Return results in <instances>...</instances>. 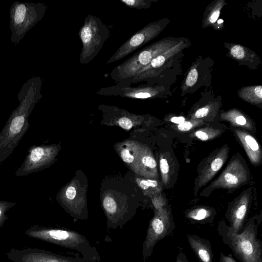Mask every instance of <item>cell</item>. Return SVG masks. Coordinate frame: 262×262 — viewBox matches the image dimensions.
Wrapping results in <instances>:
<instances>
[{
    "instance_id": "obj_1",
    "label": "cell",
    "mask_w": 262,
    "mask_h": 262,
    "mask_svg": "<svg viewBox=\"0 0 262 262\" xmlns=\"http://www.w3.org/2000/svg\"><path fill=\"white\" fill-rule=\"evenodd\" d=\"M42 83L41 77H31L18 93L19 105L12 112L0 132V165L12 153L28 130L29 117L42 97Z\"/></svg>"
},
{
    "instance_id": "obj_2",
    "label": "cell",
    "mask_w": 262,
    "mask_h": 262,
    "mask_svg": "<svg viewBox=\"0 0 262 262\" xmlns=\"http://www.w3.org/2000/svg\"><path fill=\"white\" fill-rule=\"evenodd\" d=\"M218 231L241 261L262 262L261 242L257 237V227L254 224L248 223L239 233L231 232L226 224H220Z\"/></svg>"
},
{
    "instance_id": "obj_3",
    "label": "cell",
    "mask_w": 262,
    "mask_h": 262,
    "mask_svg": "<svg viewBox=\"0 0 262 262\" xmlns=\"http://www.w3.org/2000/svg\"><path fill=\"white\" fill-rule=\"evenodd\" d=\"M47 7L42 3L14 2L9 9L11 40L17 45L43 17Z\"/></svg>"
},
{
    "instance_id": "obj_4",
    "label": "cell",
    "mask_w": 262,
    "mask_h": 262,
    "mask_svg": "<svg viewBox=\"0 0 262 262\" xmlns=\"http://www.w3.org/2000/svg\"><path fill=\"white\" fill-rule=\"evenodd\" d=\"M78 35L82 42L79 62L84 64L91 62L99 53L109 37L110 31L98 17L89 14L84 18Z\"/></svg>"
},
{
    "instance_id": "obj_5",
    "label": "cell",
    "mask_w": 262,
    "mask_h": 262,
    "mask_svg": "<svg viewBox=\"0 0 262 262\" xmlns=\"http://www.w3.org/2000/svg\"><path fill=\"white\" fill-rule=\"evenodd\" d=\"M57 153L54 145H32L15 174L23 177L43 170L53 163Z\"/></svg>"
},
{
    "instance_id": "obj_6",
    "label": "cell",
    "mask_w": 262,
    "mask_h": 262,
    "mask_svg": "<svg viewBox=\"0 0 262 262\" xmlns=\"http://www.w3.org/2000/svg\"><path fill=\"white\" fill-rule=\"evenodd\" d=\"M169 221L166 217L158 214L150 222L142 247V253L144 261L151 255L157 242L172 230Z\"/></svg>"
},
{
    "instance_id": "obj_7",
    "label": "cell",
    "mask_w": 262,
    "mask_h": 262,
    "mask_svg": "<svg viewBox=\"0 0 262 262\" xmlns=\"http://www.w3.org/2000/svg\"><path fill=\"white\" fill-rule=\"evenodd\" d=\"M152 25L147 26L132 35L122 44L106 62L111 63L122 59L143 45L155 33Z\"/></svg>"
},
{
    "instance_id": "obj_8",
    "label": "cell",
    "mask_w": 262,
    "mask_h": 262,
    "mask_svg": "<svg viewBox=\"0 0 262 262\" xmlns=\"http://www.w3.org/2000/svg\"><path fill=\"white\" fill-rule=\"evenodd\" d=\"M189 244L200 262H213V254L208 241L188 234Z\"/></svg>"
},
{
    "instance_id": "obj_9",
    "label": "cell",
    "mask_w": 262,
    "mask_h": 262,
    "mask_svg": "<svg viewBox=\"0 0 262 262\" xmlns=\"http://www.w3.org/2000/svg\"><path fill=\"white\" fill-rule=\"evenodd\" d=\"M128 7L134 9H141L145 8L149 6V2L145 0H119Z\"/></svg>"
},
{
    "instance_id": "obj_10",
    "label": "cell",
    "mask_w": 262,
    "mask_h": 262,
    "mask_svg": "<svg viewBox=\"0 0 262 262\" xmlns=\"http://www.w3.org/2000/svg\"><path fill=\"white\" fill-rule=\"evenodd\" d=\"M122 112L124 115L120 116V117L118 120V124L124 129H130L133 125V121L130 118L131 116L127 115L125 111H122Z\"/></svg>"
},
{
    "instance_id": "obj_11",
    "label": "cell",
    "mask_w": 262,
    "mask_h": 262,
    "mask_svg": "<svg viewBox=\"0 0 262 262\" xmlns=\"http://www.w3.org/2000/svg\"><path fill=\"white\" fill-rule=\"evenodd\" d=\"M207 216V211L204 209L194 210L190 213L189 217L196 220H202Z\"/></svg>"
},
{
    "instance_id": "obj_12",
    "label": "cell",
    "mask_w": 262,
    "mask_h": 262,
    "mask_svg": "<svg viewBox=\"0 0 262 262\" xmlns=\"http://www.w3.org/2000/svg\"><path fill=\"white\" fill-rule=\"evenodd\" d=\"M198 79V72L196 69H192L188 73L186 80L187 86H193L196 82Z\"/></svg>"
},
{
    "instance_id": "obj_13",
    "label": "cell",
    "mask_w": 262,
    "mask_h": 262,
    "mask_svg": "<svg viewBox=\"0 0 262 262\" xmlns=\"http://www.w3.org/2000/svg\"><path fill=\"white\" fill-rule=\"evenodd\" d=\"M245 140L247 145L253 151H256L259 149V146L255 139L250 135H247L245 137Z\"/></svg>"
},
{
    "instance_id": "obj_14",
    "label": "cell",
    "mask_w": 262,
    "mask_h": 262,
    "mask_svg": "<svg viewBox=\"0 0 262 262\" xmlns=\"http://www.w3.org/2000/svg\"><path fill=\"white\" fill-rule=\"evenodd\" d=\"M231 53L237 59L243 58L245 55L243 47L239 45L233 46L231 49Z\"/></svg>"
},
{
    "instance_id": "obj_15",
    "label": "cell",
    "mask_w": 262,
    "mask_h": 262,
    "mask_svg": "<svg viewBox=\"0 0 262 262\" xmlns=\"http://www.w3.org/2000/svg\"><path fill=\"white\" fill-rule=\"evenodd\" d=\"M139 184L142 189L145 190L149 187H156L158 185V182L156 180H142L139 182Z\"/></svg>"
},
{
    "instance_id": "obj_16",
    "label": "cell",
    "mask_w": 262,
    "mask_h": 262,
    "mask_svg": "<svg viewBox=\"0 0 262 262\" xmlns=\"http://www.w3.org/2000/svg\"><path fill=\"white\" fill-rule=\"evenodd\" d=\"M121 157L123 161L127 163H132L134 159L128 149H124L121 152Z\"/></svg>"
},
{
    "instance_id": "obj_17",
    "label": "cell",
    "mask_w": 262,
    "mask_h": 262,
    "mask_svg": "<svg viewBox=\"0 0 262 262\" xmlns=\"http://www.w3.org/2000/svg\"><path fill=\"white\" fill-rule=\"evenodd\" d=\"M142 161L143 165L150 168H154L157 166L156 161L150 156H146L142 158Z\"/></svg>"
},
{
    "instance_id": "obj_18",
    "label": "cell",
    "mask_w": 262,
    "mask_h": 262,
    "mask_svg": "<svg viewBox=\"0 0 262 262\" xmlns=\"http://www.w3.org/2000/svg\"><path fill=\"white\" fill-rule=\"evenodd\" d=\"M223 162L221 158H216L211 164V168L213 171H216L219 170L222 166Z\"/></svg>"
},
{
    "instance_id": "obj_19",
    "label": "cell",
    "mask_w": 262,
    "mask_h": 262,
    "mask_svg": "<svg viewBox=\"0 0 262 262\" xmlns=\"http://www.w3.org/2000/svg\"><path fill=\"white\" fill-rule=\"evenodd\" d=\"M224 179L228 183L230 184H236L238 182L237 177L230 173H226L224 175Z\"/></svg>"
},
{
    "instance_id": "obj_20",
    "label": "cell",
    "mask_w": 262,
    "mask_h": 262,
    "mask_svg": "<svg viewBox=\"0 0 262 262\" xmlns=\"http://www.w3.org/2000/svg\"><path fill=\"white\" fill-rule=\"evenodd\" d=\"M160 166L162 173L166 174L169 171V165L166 159L162 158L160 161Z\"/></svg>"
},
{
    "instance_id": "obj_21",
    "label": "cell",
    "mask_w": 262,
    "mask_h": 262,
    "mask_svg": "<svg viewBox=\"0 0 262 262\" xmlns=\"http://www.w3.org/2000/svg\"><path fill=\"white\" fill-rule=\"evenodd\" d=\"M179 129L181 131L185 132L190 130L192 127V124L189 121H184L179 124L178 126Z\"/></svg>"
},
{
    "instance_id": "obj_22",
    "label": "cell",
    "mask_w": 262,
    "mask_h": 262,
    "mask_svg": "<svg viewBox=\"0 0 262 262\" xmlns=\"http://www.w3.org/2000/svg\"><path fill=\"white\" fill-rule=\"evenodd\" d=\"M67 198L70 200H73L76 194V190L73 186L69 187L66 192Z\"/></svg>"
},
{
    "instance_id": "obj_23",
    "label": "cell",
    "mask_w": 262,
    "mask_h": 262,
    "mask_svg": "<svg viewBox=\"0 0 262 262\" xmlns=\"http://www.w3.org/2000/svg\"><path fill=\"white\" fill-rule=\"evenodd\" d=\"M209 112V110L206 107H203L199 109L195 113V117L197 118H200L206 116Z\"/></svg>"
},
{
    "instance_id": "obj_24",
    "label": "cell",
    "mask_w": 262,
    "mask_h": 262,
    "mask_svg": "<svg viewBox=\"0 0 262 262\" xmlns=\"http://www.w3.org/2000/svg\"><path fill=\"white\" fill-rule=\"evenodd\" d=\"M220 262H236L231 254L225 255L223 253L220 254Z\"/></svg>"
},
{
    "instance_id": "obj_25",
    "label": "cell",
    "mask_w": 262,
    "mask_h": 262,
    "mask_svg": "<svg viewBox=\"0 0 262 262\" xmlns=\"http://www.w3.org/2000/svg\"><path fill=\"white\" fill-rule=\"evenodd\" d=\"M196 137L202 141H206L208 139V136L202 130H198L195 132Z\"/></svg>"
},
{
    "instance_id": "obj_26",
    "label": "cell",
    "mask_w": 262,
    "mask_h": 262,
    "mask_svg": "<svg viewBox=\"0 0 262 262\" xmlns=\"http://www.w3.org/2000/svg\"><path fill=\"white\" fill-rule=\"evenodd\" d=\"M185 119L184 117L180 116V117H173L171 119V121L176 123V124H180L184 121H185Z\"/></svg>"
},
{
    "instance_id": "obj_27",
    "label": "cell",
    "mask_w": 262,
    "mask_h": 262,
    "mask_svg": "<svg viewBox=\"0 0 262 262\" xmlns=\"http://www.w3.org/2000/svg\"><path fill=\"white\" fill-rule=\"evenodd\" d=\"M220 15V11H214L212 14L211 15L210 18V21L211 23H214L217 19L218 18Z\"/></svg>"
},
{
    "instance_id": "obj_28",
    "label": "cell",
    "mask_w": 262,
    "mask_h": 262,
    "mask_svg": "<svg viewBox=\"0 0 262 262\" xmlns=\"http://www.w3.org/2000/svg\"><path fill=\"white\" fill-rule=\"evenodd\" d=\"M236 122L238 124L244 125L246 123V120L243 116H239L236 117Z\"/></svg>"
},
{
    "instance_id": "obj_29",
    "label": "cell",
    "mask_w": 262,
    "mask_h": 262,
    "mask_svg": "<svg viewBox=\"0 0 262 262\" xmlns=\"http://www.w3.org/2000/svg\"><path fill=\"white\" fill-rule=\"evenodd\" d=\"M176 262H188V260L185 255L183 253H181L178 256Z\"/></svg>"
},
{
    "instance_id": "obj_30",
    "label": "cell",
    "mask_w": 262,
    "mask_h": 262,
    "mask_svg": "<svg viewBox=\"0 0 262 262\" xmlns=\"http://www.w3.org/2000/svg\"><path fill=\"white\" fill-rule=\"evenodd\" d=\"M262 87L261 86H258L255 88L254 92L255 94L257 96L260 98H262Z\"/></svg>"
},
{
    "instance_id": "obj_31",
    "label": "cell",
    "mask_w": 262,
    "mask_h": 262,
    "mask_svg": "<svg viewBox=\"0 0 262 262\" xmlns=\"http://www.w3.org/2000/svg\"><path fill=\"white\" fill-rule=\"evenodd\" d=\"M223 20L222 19H220L218 20L217 22L219 24H221V23H223Z\"/></svg>"
}]
</instances>
